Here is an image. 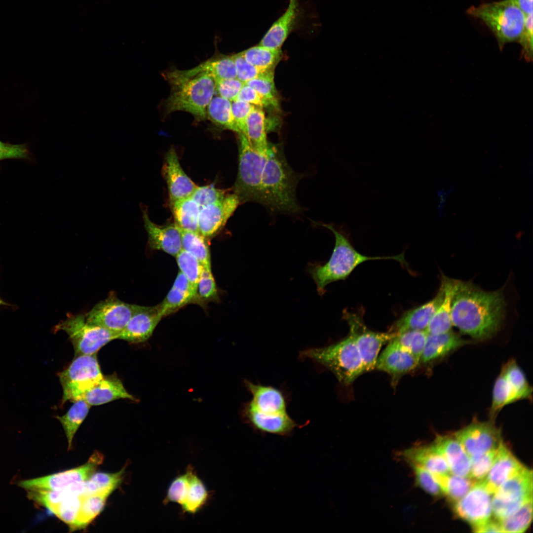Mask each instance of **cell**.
I'll list each match as a JSON object with an SVG mask.
<instances>
[{"instance_id": "9c48e42d", "label": "cell", "mask_w": 533, "mask_h": 533, "mask_svg": "<svg viewBox=\"0 0 533 533\" xmlns=\"http://www.w3.org/2000/svg\"><path fill=\"white\" fill-rule=\"evenodd\" d=\"M63 388L62 404L75 402L102 379V374L96 354L75 356L68 367L59 373Z\"/></svg>"}, {"instance_id": "e0dca14e", "label": "cell", "mask_w": 533, "mask_h": 533, "mask_svg": "<svg viewBox=\"0 0 533 533\" xmlns=\"http://www.w3.org/2000/svg\"><path fill=\"white\" fill-rule=\"evenodd\" d=\"M202 74H207L215 79L236 78L232 55H216L197 66L186 70H174L165 72V78L169 83Z\"/></svg>"}, {"instance_id": "e7e4bbea", "label": "cell", "mask_w": 533, "mask_h": 533, "mask_svg": "<svg viewBox=\"0 0 533 533\" xmlns=\"http://www.w3.org/2000/svg\"><path fill=\"white\" fill-rule=\"evenodd\" d=\"M475 533H502L498 521L491 519L481 527L474 531Z\"/></svg>"}, {"instance_id": "8992f818", "label": "cell", "mask_w": 533, "mask_h": 533, "mask_svg": "<svg viewBox=\"0 0 533 533\" xmlns=\"http://www.w3.org/2000/svg\"><path fill=\"white\" fill-rule=\"evenodd\" d=\"M466 12L486 25L495 37L500 50L506 43L519 41L525 17L513 0H502L472 6Z\"/></svg>"}, {"instance_id": "681fc988", "label": "cell", "mask_w": 533, "mask_h": 533, "mask_svg": "<svg viewBox=\"0 0 533 533\" xmlns=\"http://www.w3.org/2000/svg\"><path fill=\"white\" fill-rule=\"evenodd\" d=\"M82 501V495L68 497L50 509V511L73 531Z\"/></svg>"}, {"instance_id": "4fadbf2b", "label": "cell", "mask_w": 533, "mask_h": 533, "mask_svg": "<svg viewBox=\"0 0 533 533\" xmlns=\"http://www.w3.org/2000/svg\"><path fill=\"white\" fill-rule=\"evenodd\" d=\"M492 495L483 480L477 481L462 498L453 503L454 513L468 523L474 532L491 519Z\"/></svg>"}, {"instance_id": "db71d44e", "label": "cell", "mask_w": 533, "mask_h": 533, "mask_svg": "<svg viewBox=\"0 0 533 533\" xmlns=\"http://www.w3.org/2000/svg\"><path fill=\"white\" fill-rule=\"evenodd\" d=\"M192 470L190 466L189 467L185 473L176 477L172 481L163 500L165 504L172 502L178 503L181 506L183 505L186 498L190 475Z\"/></svg>"}, {"instance_id": "277c9868", "label": "cell", "mask_w": 533, "mask_h": 533, "mask_svg": "<svg viewBox=\"0 0 533 533\" xmlns=\"http://www.w3.org/2000/svg\"><path fill=\"white\" fill-rule=\"evenodd\" d=\"M171 92L164 102L165 114L176 111L190 113L199 121L207 118V107L215 92V79L202 74L170 82Z\"/></svg>"}, {"instance_id": "7a4b0ae2", "label": "cell", "mask_w": 533, "mask_h": 533, "mask_svg": "<svg viewBox=\"0 0 533 533\" xmlns=\"http://www.w3.org/2000/svg\"><path fill=\"white\" fill-rule=\"evenodd\" d=\"M303 175L290 166L282 152L269 144L262 173L258 203L272 212L297 213L301 207L296 188Z\"/></svg>"}, {"instance_id": "be15d7a7", "label": "cell", "mask_w": 533, "mask_h": 533, "mask_svg": "<svg viewBox=\"0 0 533 533\" xmlns=\"http://www.w3.org/2000/svg\"><path fill=\"white\" fill-rule=\"evenodd\" d=\"M235 100L245 102L257 107H265L264 102L258 92L245 83H244Z\"/></svg>"}, {"instance_id": "6125c7cd", "label": "cell", "mask_w": 533, "mask_h": 533, "mask_svg": "<svg viewBox=\"0 0 533 533\" xmlns=\"http://www.w3.org/2000/svg\"><path fill=\"white\" fill-rule=\"evenodd\" d=\"M29 152L25 145H15L0 141V161L7 159L27 158Z\"/></svg>"}, {"instance_id": "74e56055", "label": "cell", "mask_w": 533, "mask_h": 533, "mask_svg": "<svg viewBox=\"0 0 533 533\" xmlns=\"http://www.w3.org/2000/svg\"><path fill=\"white\" fill-rule=\"evenodd\" d=\"M433 475L441 486L444 495L453 503L462 498L476 482L469 477L451 473L441 475Z\"/></svg>"}, {"instance_id": "03108f58", "label": "cell", "mask_w": 533, "mask_h": 533, "mask_svg": "<svg viewBox=\"0 0 533 533\" xmlns=\"http://www.w3.org/2000/svg\"><path fill=\"white\" fill-rule=\"evenodd\" d=\"M523 13L525 17L533 13V0H513Z\"/></svg>"}, {"instance_id": "836d02e7", "label": "cell", "mask_w": 533, "mask_h": 533, "mask_svg": "<svg viewBox=\"0 0 533 533\" xmlns=\"http://www.w3.org/2000/svg\"><path fill=\"white\" fill-rule=\"evenodd\" d=\"M245 136L255 149L263 153L267 152L270 144L267 140L266 117L263 108L255 107L249 114Z\"/></svg>"}, {"instance_id": "6f0895ef", "label": "cell", "mask_w": 533, "mask_h": 533, "mask_svg": "<svg viewBox=\"0 0 533 533\" xmlns=\"http://www.w3.org/2000/svg\"><path fill=\"white\" fill-rule=\"evenodd\" d=\"M226 195V190L216 188L214 186L207 185L197 186L190 196L201 208L222 200Z\"/></svg>"}, {"instance_id": "7dc6e473", "label": "cell", "mask_w": 533, "mask_h": 533, "mask_svg": "<svg viewBox=\"0 0 533 533\" xmlns=\"http://www.w3.org/2000/svg\"><path fill=\"white\" fill-rule=\"evenodd\" d=\"M253 88L263 99L265 107L279 108V101L274 82V71L244 83Z\"/></svg>"}, {"instance_id": "f5cc1de1", "label": "cell", "mask_w": 533, "mask_h": 533, "mask_svg": "<svg viewBox=\"0 0 533 533\" xmlns=\"http://www.w3.org/2000/svg\"><path fill=\"white\" fill-rule=\"evenodd\" d=\"M218 300V290L211 269L204 268L196 286V304L201 306Z\"/></svg>"}, {"instance_id": "7c38bea8", "label": "cell", "mask_w": 533, "mask_h": 533, "mask_svg": "<svg viewBox=\"0 0 533 533\" xmlns=\"http://www.w3.org/2000/svg\"><path fill=\"white\" fill-rule=\"evenodd\" d=\"M138 305L119 300L114 292L96 304L85 315L87 321L118 336L124 329Z\"/></svg>"}, {"instance_id": "484cf974", "label": "cell", "mask_w": 533, "mask_h": 533, "mask_svg": "<svg viewBox=\"0 0 533 533\" xmlns=\"http://www.w3.org/2000/svg\"><path fill=\"white\" fill-rule=\"evenodd\" d=\"M399 457L408 464L420 466L434 475L450 473L448 465L433 444L414 446L399 453Z\"/></svg>"}, {"instance_id": "680465c9", "label": "cell", "mask_w": 533, "mask_h": 533, "mask_svg": "<svg viewBox=\"0 0 533 533\" xmlns=\"http://www.w3.org/2000/svg\"><path fill=\"white\" fill-rule=\"evenodd\" d=\"M215 92L217 93L218 96L232 102L236 100L244 83L234 78H217L215 79Z\"/></svg>"}, {"instance_id": "ee69618b", "label": "cell", "mask_w": 533, "mask_h": 533, "mask_svg": "<svg viewBox=\"0 0 533 533\" xmlns=\"http://www.w3.org/2000/svg\"><path fill=\"white\" fill-rule=\"evenodd\" d=\"M208 493L201 479L192 470L186 498L181 506L184 512L195 514L205 505Z\"/></svg>"}, {"instance_id": "2e32d148", "label": "cell", "mask_w": 533, "mask_h": 533, "mask_svg": "<svg viewBox=\"0 0 533 533\" xmlns=\"http://www.w3.org/2000/svg\"><path fill=\"white\" fill-rule=\"evenodd\" d=\"M239 204L237 195L233 193L227 194L219 201L201 207L198 219L199 233L205 238L217 234Z\"/></svg>"}, {"instance_id": "4dcf8cb0", "label": "cell", "mask_w": 533, "mask_h": 533, "mask_svg": "<svg viewBox=\"0 0 533 533\" xmlns=\"http://www.w3.org/2000/svg\"><path fill=\"white\" fill-rule=\"evenodd\" d=\"M246 385L253 397L249 403L258 411L265 414L286 412L285 400L279 390L250 381L246 382Z\"/></svg>"}, {"instance_id": "9f6ffc18", "label": "cell", "mask_w": 533, "mask_h": 533, "mask_svg": "<svg viewBox=\"0 0 533 533\" xmlns=\"http://www.w3.org/2000/svg\"><path fill=\"white\" fill-rule=\"evenodd\" d=\"M236 73V78L245 83L247 81L274 71H264L248 63L240 52L232 55Z\"/></svg>"}, {"instance_id": "1f68e13d", "label": "cell", "mask_w": 533, "mask_h": 533, "mask_svg": "<svg viewBox=\"0 0 533 533\" xmlns=\"http://www.w3.org/2000/svg\"><path fill=\"white\" fill-rule=\"evenodd\" d=\"M441 282L444 286L443 300L430 320L426 329L428 334H439L451 330L453 326L451 320V305L455 291L456 280L445 276L442 277Z\"/></svg>"}, {"instance_id": "d590c367", "label": "cell", "mask_w": 533, "mask_h": 533, "mask_svg": "<svg viewBox=\"0 0 533 533\" xmlns=\"http://www.w3.org/2000/svg\"><path fill=\"white\" fill-rule=\"evenodd\" d=\"M207 117L216 125L239 133L231 112V102L219 96H213L206 110Z\"/></svg>"}, {"instance_id": "ac0fdd59", "label": "cell", "mask_w": 533, "mask_h": 533, "mask_svg": "<svg viewBox=\"0 0 533 533\" xmlns=\"http://www.w3.org/2000/svg\"><path fill=\"white\" fill-rule=\"evenodd\" d=\"M163 318L157 305L145 306L138 305L124 329L118 334L117 339L132 343L146 341Z\"/></svg>"}, {"instance_id": "603a6c76", "label": "cell", "mask_w": 533, "mask_h": 533, "mask_svg": "<svg viewBox=\"0 0 533 533\" xmlns=\"http://www.w3.org/2000/svg\"><path fill=\"white\" fill-rule=\"evenodd\" d=\"M524 466L502 441L498 447L492 467L483 480L485 487L493 495L503 482Z\"/></svg>"}, {"instance_id": "f907efd6", "label": "cell", "mask_w": 533, "mask_h": 533, "mask_svg": "<svg viewBox=\"0 0 533 533\" xmlns=\"http://www.w3.org/2000/svg\"><path fill=\"white\" fill-rule=\"evenodd\" d=\"M175 257L180 271L196 290L203 266L192 254L183 249Z\"/></svg>"}, {"instance_id": "003e7915", "label": "cell", "mask_w": 533, "mask_h": 533, "mask_svg": "<svg viewBox=\"0 0 533 533\" xmlns=\"http://www.w3.org/2000/svg\"><path fill=\"white\" fill-rule=\"evenodd\" d=\"M2 305H3V306H11V305H10L9 304H8V303H7L5 302V301H4V300H3V299H2V298H1L0 297V306H2Z\"/></svg>"}, {"instance_id": "30bf717a", "label": "cell", "mask_w": 533, "mask_h": 533, "mask_svg": "<svg viewBox=\"0 0 533 533\" xmlns=\"http://www.w3.org/2000/svg\"><path fill=\"white\" fill-rule=\"evenodd\" d=\"M533 498V472L524 466L503 482L493 494L492 515L500 520L516 512Z\"/></svg>"}, {"instance_id": "816d5d0a", "label": "cell", "mask_w": 533, "mask_h": 533, "mask_svg": "<svg viewBox=\"0 0 533 533\" xmlns=\"http://www.w3.org/2000/svg\"><path fill=\"white\" fill-rule=\"evenodd\" d=\"M411 468L416 486L434 497L444 495L442 489L434 475L424 468L415 464H408Z\"/></svg>"}, {"instance_id": "5b68a950", "label": "cell", "mask_w": 533, "mask_h": 533, "mask_svg": "<svg viewBox=\"0 0 533 533\" xmlns=\"http://www.w3.org/2000/svg\"><path fill=\"white\" fill-rule=\"evenodd\" d=\"M301 356L328 369L344 385L351 384L365 373L360 353L350 335L327 346L305 349L301 352Z\"/></svg>"}, {"instance_id": "b9f144b4", "label": "cell", "mask_w": 533, "mask_h": 533, "mask_svg": "<svg viewBox=\"0 0 533 533\" xmlns=\"http://www.w3.org/2000/svg\"><path fill=\"white\" fill-rule=\"evenodd\" d=\"M124 467L114 473L99 472L94 473L85 482V495L106 493L111 495L122 481Z\"/></svg>"}, {"instance_id": "83f0119b", "label": "cell", "mask_w": 533, "mask_h": 533, "mask_svg": "<svg viewBox=\"0 0 533 533\" xmlns=\"http://www.w3.org/2000/svg\"><path fill=\"white\" fill-rule=\"evenodd\" d=\"M136 399L125 388L122 381L115 375L104 376L97 384L86 391L81 396L91 406H97L119 399Z\"/></svg>"}, {"instance_id": "ba28073f", "label": "cell", "mask_w": 533, "mask_h": 533, "mask_svg": "<svg viewBox=\"0 0 533 533\" xmlns=\"http://www.w3.org/2000/svg\"><path fill=\"white\" fill-rule=\"evenodd\" d=\"M64 331L69 336L75 355H94L110 342L117 339V335L100 326L88 322L85 315H68L55 328V331Z\"/></svg>"}, {"instance_id": "f35d334b", "label": "cell", "mask_w": 533, "mask_h": 533, "mask_svg": "<svg viewBox=\"0 0 533 533\" xmlns=\"http://www.w3.org/2000/svg\"><path fill=\"white\" fill-rule=\"evenodd\" d=\"M178 228L181 236L182 249L192 254L204 268L211 269L210 253L205 237L199 232Z\"/></svg>"}, {"instance_id": "e575fe53", "label": "cell", "mask_w": 533, "mask_h": 533, "mask_svg": "<svg viewBox=\"0 0 533 533\" xmlns=\"http://www.w3.org/2000/svg\"><path fill=\"white\" fill-rule=\"evenodd\" d=\"M85 481L72 484L58 490H35L28 491V496L33 500L50 510L65 499L75 495H83Z\"/></svg>"}, {"instance_id": "d6a6232c", "label": "cell", "mask_w": 533, "mask_h": 533, "mask_svg": "<svg viewBox=\"0 0 533 533\" xmlns=\"http://www.w3.org/2000/svg\"><path fill=\"white\" fill-rule=\"evenodd\" d=\"M175 224L180 228L199 232L198 219L200 207L191 197L171 203Z\"/></svg>"}, {"instance_id": "11a10c76", "label": "cell", "mask_w": 533, "mask_h": 533, "mask_svg": "<svg viewBox=\"0 0 533 533\" xmlns=\"http://www.w3.org/2000/svg\"><path fill=\"white\" fill-rule=\"evenodd\" d=\"M498 448L483 454L471 457L469 477L475 481L483 480L495 459Z\"/></svg>"}, {"instance_id": "f6af8a7d", "label": "cell", "mask_w": 533, "mask_h": 533, "mask_svg": "<svg viewBox=\"0 0 533 533\" xmlns=\"http://www.w3.org/2000/svg\"><path fill=\"white\" fill-rule=\"evenodd\" d=\"M533 517V498L525 502L511 515L498 521L502 533H524Z\"/></svg>"}, {"instance_id": "f546056e", "label": "cell", "mask_w": 533, "mask_h": 533, "mask_svg": "<svg viewBox=\"0 0 533 533\" xmlns=\"http://www.w3.org/2000/svg\"><path fill=\"white\" fill-rule=\"evenodd\" d=\"M191 303L196 304V290L180 271L171 289L157 305L159 311L163 317Z\"/></svg>"}, {"instance_id": "7bdbcfd3", "label": "cell", "mask_w": 533, "mask_h": 533, "mask_svg": "<svg viewBox=\"0 0 533 533\" xmlns=\"http://www.w3.org/2000/svg\"><path fill=\"white\" fill-rule=\"evenodd\" d=\"M520 400L517 393L502 372L496 380L490 409V416L494 420L498 413L506 405Z\"/></svg>"}, {"instance_id": "91938a15", "label": "cell", "mask_w": 533, "mask_h": 533, "mask_svg": "<svg viewBox=\"0 0 533 533\" xmlns=\"http://www.w3.org/2000/svg\"><path fill=\"white\" fill-rule=\"evenodd\" d=\"M255 106L248 103L239 100L231 102V112L234 120L240 133L244 135L246 133V121L247 118Z\"/></svg>"}, {"instance_id": "d4e9b609", "label": "cell", "mask_w": 533, "mask_h": 533, "mask_svg": "<svg viewBox=\"0 0 533 533\" xmlns=\"http://www.w3.org/2000/svg\"><path fill=\"white\" fill-rule=\"evenodd\" d=\"M432 443L445 459L451 473L469 477L470 457L454 434L438 435Z\"/></svg>"}, {"instance_id": "52a82bcc", "label": "cell", "mask_w": 533, "mask_h": 533, "mask_svg": "<svg viewBox=\"0 0 533 533\" xmlns=\"http://www.w3.org/2000/svg\"><path fill=\"white\" fill-rule=\"evenodd\" d=\"M237 134L238 167L233 193L237 195L240 204L250 201L258 202L267 152H259L252 146L243 134Z\"/></svg>"}, {"instance_id": "f1b7e54d", "label": "cell", "mask_w": 533, "mask_h": 533, "mask_svg": "<svg viewBox=\"0 0 533 533\" xmlns=\"http://www.w3.org/2000/svg\"><path fill=\"white\" fill-rule=\"evenodd\" d=\"M469 342L451 330L439 334H428L419 364H427L441 358Z\"/></svg>"}, {"instance_id": "5bb4252c", "label": "cell", "mask_w": 533, "mask_h": 533, "mask_svg": "<svg viewBox=\"0 0 533 533\" xmlns=\"http://www.w3.org/2000/svg\"><path fill=\"white\" fill-rule=\"evenodd\" d=\"M103 460V456L95 451L84 464L48 476L21 481L19 486L25 490H58L76 483L88 480Z\"/></svg>"}, {"instance_id": "8fae6325", "label": "cell", "mask_w": 533, "mask_h": 533, "mask_svg": "<svg viewBox=\"0 0 533 533\" xmlns=\"http://www.w3.org/2000/svg\"><path fill=\"white\" fill-rule=\"evenodd\" d=\"M344 317L349 325V335L353 338L361 357L365 373L373 370L382 346L397 333L371 331L356 314L346 312Z\"/></svg>"}, {"instance_id": "cb8c5ba5", "label": "cell", "mask_w": 533, "mask_h": 533, "mask_svg": "<svg viewBox=\"0 0 533 533\" xmlns=\"http://www.w3.org/2000/svg\"><path fill=\"white\" fill-rule=\"evenodd\" d=\"M444 296V286L441 282L435 297L418 307L405 312L393 325L390 332L399 333L410 330H426Z\"/></svg>"}, {"instance_id": "3957f363", "label": "cell", "mask_w": 533, "mask_h": 533, "mask_svg": "<svg viewBox=\"0 0 533 533\" xmlns=\"http://www.w3.org/2000/svg\"><path fill=\"white\" fill-rule=\"evenodd\" d=\"M321 226L333 233L335 247L329 261L323 265L312 263L308 265V271L316 285L319 295L325 292V287L329 284L346 279L360 264L369 260L393 259L407 265L403 254L391 257H370L361 254L356 250L345 234L333 225L322 224Z\"/></svg>"}, {"instance_id": "d6986e66", "label": "cell", "mask_w": 533, "mask_h": 533, "mask_svg": "<svg viewBox=\"0 0 533 533\" xmlns=\"http://www.w3.org/2000/svg\"><path fill=\"white\" fill-rule=\"evenodd\" d=\"M142 211L150 247L176 257L182 250L181 236L178 226L175 223L165 226L156 225L150 219L146 208L142 207Z\"/></svg>"}, {"instance_id": "9a60e30c", "label": "cell", "mask_w": 533, "mask_h": 533, "mask_svg": "<svg viewBox=\"0 0 533 533\" xmlns=\"http://www.w3.org/2000/svg\"><path fill=\"white\" fill-rule=\"evenodd\" d=\"M469 457L496 449L502 441L500 430L493 420H474L454 434Z\"/></svg>"}, {"instance_id": "ab89813d", "label": "cell", "mask_w": 533, "mask_h": 533, "mask_svg": "<svg viewBox=\"0 0 533 533\" xmlns=\"http://www.w3.org/2000/svg\"><path fill=\"white\" fill-rule=\"evenodd\" d=\"M109 495L106 493L82 495L79 514L73 531L86 528L102 511Z\"/></svg>"}, {"instance_id": "44dd1931", "label": "cell", "mask_w": 533, "mask_h": 533, "mask_svg": "<svg viewBox=\"0 0 533 533\" xmlns=\"http://www.w3.org/2000/svg\"><path fill=\"white\" fill-rule=\"evenodd\" d=\"M419 364L418 359L392 339L378 356L375 369L387 373L395 380Z\"/></svg>"}, {"instance_id": "c3c4849f", "label": "cell", "mask_w": 533, "mask_h": 533, "mask_svg": "<svg viewBox=\"0 0 533 533\" xmlns=\"http://www.w3.org/2000/svg\"><path fill=\"white\" fill-rule=\"evenodd\" d=\"M427 336L426 330H410L397 333L393 340L413 355L419 362Z\"/></svg>"}, {"instance_id": "6da1fadb", "label": "cell", "mask_w": 533, "mask_h": 533, "mask_svg": "<svg viewBox=\"0 0 533 533\" xmlns=\"http://www.w3.org/2000/svg\"><path fill=\"white\" fill-rule=\"evenodd\" d=\"M505 306L501 290L485 291L471 282L456 280L451 305L453 326L474 339H488L501 328Z\"/></svg>"}, {"instance_id": "bcb514c9", "label": "cell", "mask_w": 533, "mask_h": 533, "mask_svg": "<svg viewBox=\"0 0 533 533\" xmlns=\"http://www.w3.org/2000/svg\"><path fill=\"white\" fill-rule=\"evenodd\" d=\"M501 372L516 391L520 400L531 397L532 387L530 385L524 372L514 360L508 361L502 367Z\"/></svg>"}, {"instance_id": "7402d4cb", "label": "cell", "mask_w": 533, "mask_h": 533, "mask_svg": "<svg viewBox=\"0 0 533 533\" xmlns=\"http://www.w3.org/2000/svg\"><path fill=\"white\" fill-rule=\"evenodd\" d=\"M244 415L253 428L263 433L288 436L297 426L287 412L265 414L258 411L249 403L245 407Z\"/></svg>"}, {"instance_id": "8d00e7d4", "label": "cell", "mask_w": 533, "mask_h": 533, "mask_svg": "<svg viewBox=\"0 0 533 533\" xmlns=\"http://www.w3.org/2000/svg\"><path fill=\"white\" fill-rule=\"evenodd\" d=\"M68 412L61 416H57L64 430L68 443V450L72 446V442L77 429L87 416L91 406L83 399L74 402Z\"/></svg>"}, {"instance_id": "94428289", "label": "cell", "mask_w": 533, "mask_h": 533, "mask_svg": "<svg viewBox=\"0 0 533 533\" xmlns=\"http://www.w3.org/2000/svg\"><path fill=\"white\" fill-rule=\"evenodd\" d=\"M518 42L522 46V55L528 61L533 59V13L525 17L524 26Z\"/></svg>"}, {"instance_id": "ffe728a7", "label": "cell", "mask_w": 533, "mask_h": 533, "mask_svg": "<svg viewBox=\"0 0 533 533\" xmlns=\"http://www.w3.org/2000/svg\"><path fill=\"white\" fill-rule=\"evenodd\" d=\"M162 169L170 203L191 195L197 186L184 172L174 148L166 153Z\"/></svg>"}, {"instance_id": "4316f807", "label": "cell", "mask_w": 533, "mask_h": 533, "mask_svg": "<svg viewBox=\"0 0 533 533\" xmlns=\"http://www.w3.org/2000/svg\"><path fill=\"white\" fill-rule=\"evenodd\" d=\"M299 14L298 0H289L284 13L271 26L259 45L278 50L295 29Z\"/></svg>"}, {"instance_id": "60d3db41", "label": "cell", "mask_w": 533, "mask_h": 533, "mask_svg": "<svg viewBox=\"0 0 533 533\" xmlns=\"http://www.w3.org/2000/svg\"><path fill=\"white\" fill-rule=\"evenodd\" d=\"M240 53L248 63L264 71H274L282 56L281 49H271L260 45L249 48Z\"/></svg>"}]
</instances>
